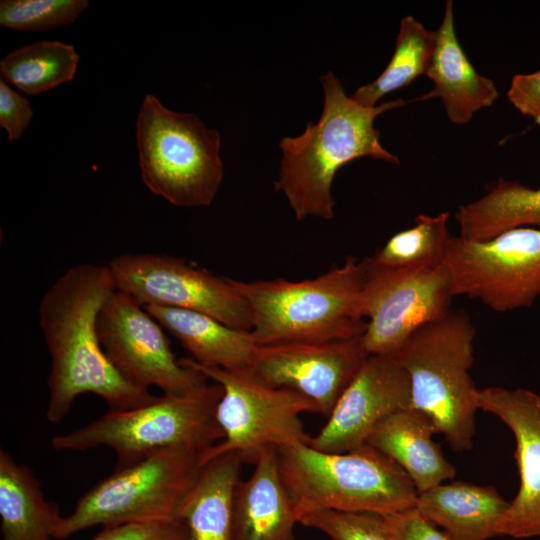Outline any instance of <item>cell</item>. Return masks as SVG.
<instances>
[{
	"label": "cell",
	"instance_id": "30",
	"mask_svg": "<svg viewBox=\"0 0 540 540\" xmlns=\"http://www.w3.org/2000/svg\"><path fill=\"white\" fill-rule=\"evenodd\" d=\"M90 540H187L182 521L105 527Z\"/></svg>",
	"mask_w": 540,
	"mask_h": 540
},
{
	"label": "cell",
	"instance_id": "24",
	"mask_svg": "<svg viewBox=\"0 0 540 540\" xmlns=\"http://www.w3.org/2000/svg\"><path fill=\"white\" fill-rule=\"evenodd\" d=\"M455 218L459 236L470 241L489 240L520 227L540 228V188L500 179L487 194L461 205Z\"/></svg>",
	"mask_w": 540,
	"mask_h": 540
},
{
	"label": "cell",
	"instance_id": "3",
	"mask_svg": "<svg viewBox=\"0 0 540 540\" xmlns=\"http://www.w3.org/2000/svg\"><path fill=\"white\" fill-rule=\"evenodd\" d=\"M231 281L250 307L259 346L345 340L365 331L364 268L353 256L312 279Z\"/></svg>",
	"mask_w": 540,
	"mask_h": 540
},
{
	"label": "cell",
	"instance_id": "5",
	"mask_svg": "<svg viewBox=\"0 0 540 540\" xmlns=\"http://www.w3.org/2000/svg\"><path fill=\"white\" fill-rule=\"evenodd\" d=\"M476 330L464 310H450L416 330L393 355L409 375L411 406L426 413L456 452L470 450L479 409L470 369Z\"/></svg>",
	"mask_w": 540,
	"mask_h": 540
},
{
	"label": "cell",
	"instance_id": "26",
	"mask_svg": "<svg viewBox=\"0 0 540 540\" xmlns=\"http://www.w3.org/2000/svg\"><path fill=\"white\" fill-rule=\"evenodd\" d=\"M435 46L436 31L428 30L412 16L402 18L388 65L373 82L359 87L351 97L363 106H376L384 96L426 75Z\"/></svg>",
	"mask_w": 540,
	"mask_h": 540
},
{
	"label": "cell",
	"instance_id": "20",
	"mask_svg": "<svg viewBox=\"0 0 540 540\" xmlns=\"http://www.w3.org/2000/svg\"><path fill=\"white\" fill-rule=\"evenodd\" d=\"M509 504L493 486L454 481L418 493L415 508L451 540H488Z\"/></svg>",
	"mask_w": 540,
	"mask_h": 540
},
{
	"label": "cell",
	"instance_id": "28",
	"mask_svg": "<svg viewBox=\"0 0 540 540\" xmlns=\"http://www.w3.org/2000/svg\"><path fill=\"white\" fill-rule=\"evenodd\" d=\"M87 0H2L0 24L17 31H45L73 24Z\"/></svg>",
	"mask_w": 540,
	"mask_h": 540
},
{
	"label": "cell",
	"instance_id": "1",
	"mask_svg": "<svg viewBox=\"0 0 540 540\" xmlns=\"http://www.w3.org/2000/svg\"><path fill=\"white\" fill-rule=\"evenodd\" d=\"M115 290L107 265L83 263L66 270L41 298L39 326L50 356V423L61 421L82 394H95L109 410L138 407L156 397L125 379L101 346L97 319Z\"/></svg>",
	"mask_w": 540,
	"mask_h": 540
},
{
	"label": "cell",
	"instance_id": "22",
	"mask_svg": "<svg viewBox=\"0 0 540 540\" xmlns=\"http://www.w3.org/2000/svg\"><path fill=\"white\" fill-rule=\"evenodd\" d=\"M242 464L236 453L204 463L179 512L187 540H234L235 495Z\"/></svg>",
	"mask_w": 540,
	"mask_h": 540
},
{
	"label": "cell",
	"instance_id": "7",
	"mask_svg": "<svg viewBox=\"0 0 540 540\" xmlns=\"http://www.w3.org/2000/svg\"><path fill=\"white\" fill-rule=\"evenodd\" d=\"M141 178L180 207H206L223 180L221 137L192 113L171 111L146 94L136 124Z\"/></svg>",
	"mask_w": 540,
	"mask_h": 540
},
{
	"label": "cell",
	"instance_id": "25",
	"mask_svg": "<svg viewBox=\"0 0 540 540\" xmlns=\"http://www.w3.org/2000/svg\"><path fill=\"white\" fill-rule=\"evenodd\" d=\"M79 56L60 41H37L6 54L0 61L1 79L28 95L47 92L75 77Z\"/></svg>",
	"mask_w": 540,
	"mask_h": 540
},
{
	"label": "cell",
	"instance_id": "11",
	"mask_svg": "<svg viewBox=\"0 0 540 540\" xmlns=\"http://www.w3.org/2000/svg\"><path fill=\"white\" fill-rule=\"evenodd\" d=\"M107 266L116 289L143 306L195 311L236 329H252L250 307L230 277L165 254L123 253Z\"/></svg>",
	"mask_w": 540,
	"mask_h": 540
},
{
	"label": "cell",
	"instance_id": "29",
	"mask_svg": "<svg viewBox=\"0 0 540 540\" xmlns=\"http://www.w3.org/2000/svg\"><path fill=\"white\" fill-rule=\"evenodd\" d=\"M298 523L331 540H394L383 517L374 513L319 510L301 515Z\"/></svg>",
	"mask_w": 540,
	"mask_h": 540
},
{
	"label": "cell",
	"instance_id": "4",
	"mask_svg": "<svg viewBox=\"0 0 540 540\" xmlns=\"http://www.w3.org/2000/svg\"><path fill=\"white\" fill-rule=\"evenodd\" d=\"M277 455L297 518L319 510L386 516L416 507L418 492L410 477L367 444L343 453L296 444L277 449Z\"/></svg>",
	"mask_w": 540,
	"mask_h": 540
},
{
	"label": "cell",
	"instance_id": "23",
	"mask_svg": "<svg viewBox=\"0 0 540 540\" xmlns=\"http://www.w3.org/2000/svg\"><path fill=\"white\" fill-rule=\"evenodd\" d=\"M2 540H52L63 516L45 499L32 471L0 451Z\"/></svg>",
	"mask_w": 540,
	"mask_h": 540
},
{
	"label": "cell",
	"instance_id": "18",
	"mask_svg": "<svg viewBox=\"0 0 540 540\" xmlns=\"http://www.w3.org/2000/svg\"><path fill=\"white\" fill-rule=\"evenodd\" d=\"M426 76L434 88L420 99L439 97L447 117L458 125L468 123L476 112L490 107L498 98L493 81L475 70L458 41L450 0L436 30V46Z\"/></svg>",
	"mask_w": 540,
	"mask_h": 540
},
{
	"label": "cell",
	"instance_id": "31",
	"mask_svg": "<svg viewBox=\"0 0 540 540\" xmlns=\"http://www.w3.org/2000/svg\"><path fill=\"white\" fill-rule=\"evenodd\" d=\"M382 517L394 540H451L416 508Z\"/></svg>",
	"mask_w": 540,
	"mask_h": 540
},
{
	"label": "cell",
	"instance_id": "33",
	"mask_svg": "<svg viewBox=\"0 0 540 540\" xmlns=\"http://www.w3.org/2000/svg\"><path fill=\"white\" fill-rule=\"evenodd\" d=\"M507 96L519 112L540 124V69L533 73L516 74Z\"/></svg>",
	"mask_w": 540,
	"mask_h": 540
},
{
	"label": "cell",
	"instance_id": "15",
	"mask_svg": "<svg viewBox=\"0 0 540 540\" xmlns=\"http://www.w3.org/2000/svg\"><path fill=\"white\" fill-rule=\"evenodd\" d=\"M411 404L410 378L395 355H368L309 445L329 453L356 449L380 421Z\"/></svg>",
	"mask_w": 540,
	"mask_h": 540
},
{
	"label": "cell",
	"instance_id": "12",
	"mask_svg": "<svg viewBox=\"0 0 540 540\" xmlns=\"http://www.w3.org/2000/svg\"><path fill=\"white\" fill-rule=\"evenodd\" d=\"M361 261L367 318L361 344L367 355L395 354L416 330L451 310L454 294L444 264L435 268H389L370 257Z\"/></svg>",
	"mask_w": 540,
	"mask_h": 540
},
{
	"label": "cell",
	"instance_id": "9",
	"mask_svg": "<svg viewBox=\"0 0 540 540\" xmlns=\"http://www.w3.org/2000/svg\"><path fill=\"white\" fill-rule=\"evenodd\" d=\"M179 361L222 387L216 416L223 439L203 453V464L224 453L254 464L266 449L310 443L300 416L317 411L304 396L267 385L248 369L206 367L190 357Z\"/></svg>",
	"mask_w": 540,
	"mask_h": 540
},
{
	"label": "cell",
	"instance_id": "16",
	"mask_svg": "<svg viewBox=\"0 0 540 540\" xmlns=\"http://www.w3.org/2000/svg\"><path fill=\"white\" fill-rule=\"evenodd\" d=\"M477 404L500 418L516 441L520 487L497 525V535L540 536V397L523 388L488 387L478 390Z\"/></svg>",
	"mask_w": 540,
	"mask_h": 540
},
{
	"label": "cell",
	"instance_id": "6",
	"mask_svg": "<svg viewBox=\"0 0 540 540\" xmlns=\"http://www.w3.org/2000/svg\"><path fill=\"white\" fill-rule=\"evenodd\" d=\"M222 387L206 384L179 395L163 394L126 410H109L86 426L54 436L58 451H84L105 446L117 456V467L127 466L167 448L201 452L223 439L217 421Z\"/></svg>",
	"mask_w": 540,
	"mask_h": 540
},
{
	"label": "cell",
	"instance_id": "32",
	"mask_svg": "<svg viewBox=\"0 0 540 540\" xmlns=\"http://www.w3.org/2000/svg\"><path fill=\"white\" fill-rule=\"evenodd\" d=\"M33 110L27 98L0 80V127L8 134V141L19 139L29 126Z\"/></svg>",
	"mask_w": 540,
	"mask_h": 540
},
{
	"label": "cell",
	"instance_id": "8",
	"mask_svg": "<svg viewBox=\"0 0 540 540\" xmlns=\"http://www.w3.org/2000/svg\"><path fill=\"white\" fill-rule=\"evenodd\" d=\"M203 453L167 448L116 470L93 486L61 519L54 538L89 527L180 521L182 502L196 481Z\"/></svg>",
	"mask_w": 540,
	"mask_h": 540
},
{
	"label": "cell",
	"instance_id": "21",
	"mask_svg": "<svg viewBox=\"0 0 540 540\" xmlns=\"http://www.w3.org/2000/svg\"><path fill=\"white\" fill-rule=\"evenodd\" d=\"M144 307L199 365L249 369L260 347L251 331L233 328L206 314L165 306Z\"/></svg>",
	"mask_w": 540,
	"mask_h": 540
},
{
	"label": "cell",
	"instance_id": "14",
	"mask_svg": "<svg viewBox=\"0 0 540 540\" xmlns=\"http://www.w3.org/2000/svg\"><path fill=\"white\" fill-rule=\"evenodd\" d=\"M367 356L361 337L275 344L260 346L248 370L267 385L299 393L328 417Z\"/></svg>",
	"mask_w": 540,
	"mask_h": 540
},
{
	"label": "cell",
	"instance_id": "10",
	"mask_svg": "<svg viewBox=\"0 0 540 540\" xmlns=\"http://www.w3.org/2000/svg\"><path fill=\"white\" fill-rule=\"evenodd\" d=\"M444 265L454 296L500 313L529 307L540 296V228H515L485 241L452 236Z\"/></svg>",
	"mask_w": 540,
	"mask_h": 540
},
{
	"label": "cell",
	"instance_id": "2",
	"mask_svg": "<svg viewBox=\"0 0 540 540\" xmlns=\"http://www.w3.org/2000/svg\"><path fill=\"white\" fill-rule=\"evenodd\" d=\"M320 81L324 104L319 120L308 122L299 136L284 137L279 142L282 159L274 187L286 196L298 221L310 216L330 220L334 216L332 183L339 169L349 162L371 157L400 164L398 157L381 145L374 122L380 114L408 101L398 98L367 107L346 94L332 71Z\"/></svg>",
	"mask_w": 540,
	"mask_h": 540
},
{
	"label": "cell",
	"instance_id": "19",
	"mask_svg": "<svg viewBox=\"0 0 540 540\" xmlns=\"http://www.w3.org/2000/svg\"><path fill=\"white\" fill-rule=\"evenodd\" d=\"M436 433L433 420L410 406L380 421L365 444L392 459L421 493L456 474V468L445 459L440 446L432 439Z\"/></svg>",
	"mask_w": 540,
	"mask_h": 540
},
{
	"label": "cell",
	"instance_id": "27",
	"mask_svg": "<svg viewBox=\"0 0 540 540\" xmlns=\"http://www.w3.org/2000/svg\"><path fill=\"white\" fill-rule=\"evenodd\" d=\"M450 213L420 214L415 224L400 231L379 248L370 259L389 268H435L444 264L453 235L448 228Z\"/></svg>",
	"mask_w": 540,
	"mask_h": 540
},
{
	"label": "cell",
	"instance_id": "13",
	"mask_svg": "<svg viewBox=\"0 0 540 540\" xmlns=\"http://www.w3.org/2000/svg\"><path fill=\"white\" fill-rule=\"evenodd\" d=\"M163 329L141 303L117 289L97 319L105 354L129 382L145 389L158 387L170 395L206 385L208 379L203 374L175 358Z\"/></svg>",
	"mask_w": 540,
	"mask_h": 540
},
{
	"label": "cell",
	"instance_id": "17",
	"mask_svg": "<svg viewBox=\"0 0 540 540\" xmlns=\"http://www.w3.org/2000/svg\"><path fill=\"white\" fill-rule=\"evenodd\" d=\"M296 524L295 505L280 473L277 449H266L250 477L237 487L234 540H295Z\"/></svg>",
	"mask_w": 540,
	"mask_h": 540
}]
</instances>
